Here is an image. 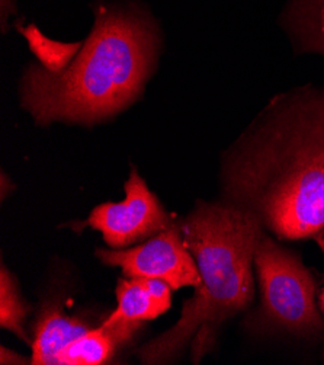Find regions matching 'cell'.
Instances as JSON below:
<instances>
[{
	"label": "cell",
	"instance_id": "1",
	"mask_svg": "<svg viewBox=\"0 0 324 365\" xmlns=\"http://www.w3.org/2000/svg\"><path fill=\"white\" fill-rule=\"evenodd\" d=\"M221 201L279 240L324 229V88L275 95L224 152Z\"/></svg>",
	"mask_w": 324,
	"mask_h": 365
},
{
	"label": "cell",
	"instance_id": "2",
	"mask_svg": "<svg viewBox=\"0 0 324 365\" xmlns=\"http://www.w3.org/2000/svg\"><path fill=\"white\" fill-rule=\"evenodd\" d=\"M93 25L61 73L40 63L23 71L21 106L35 124L92 127L111 120L142 95L162 51V29L142 0H98Z\"/></svg>",
	"mask_w": 324,
	"mask_h": 365
},
{
	"label": "cell",
	"instance_id": "3",
	"mask_svg": "<svg viewBox=\"0 0 324 365\" xmlns=\"http://www.w3.org/2000/svg\"><path fill=\"white\" fill-rule=\"evenodd\" d=\"M181 229L201 284L170 329L140 348L142 364H166L189 345L199 361L220 327L246 312L255 297V250L265 230L256 218L224 201L199 202Z\"/></svg>",
	"mask_w": 324,
	"mask_h": 365
},
{
	"label": "cell",
	"instance_id": "4",
	"mask_svg": "<svg viewBox=\"0 0 324 365\" xmlns=\"http://www.w3.org/2000/svg\"><path fill=\"white\" fill-rule=\"evenodd\" d=\"M261 303L246 319L255 335H291L320 339L324 317L318 309L317 279L298 253L262 233L255 250Z\"/></svg>",
	"mask_w": 324,
	"mask_h": 365
},
{
	"label": "cell",
	"instance_id": "5",
	"mask_svg": "<svg viewBox=\"0 0 324 365\" xmlns=\"http://www.w3.org/2000/svg\"><path fill=\"white\" fill-rule=\"evenodd\" d=\"M124 191V201L98 205L82 227L89 226L100 232L105 243L113 249H127L173 225L159 198L149 190L135 168L131 169Z\"/></svg>",
	"mask_w": 324,
	"mask_h": 365
},
{
	"label": "cell",
	"instance_id": "6",
	"mask_svg": "<svg viewBox=\"0 0 324 365\" xmlns=\"http://www.w3.org/2000/svg\"><path fill=\"white\" fill-rule=\"evenodd\" d=\"M96 257L108 267H118L127 278H157L172 289L199 287L201 275L182 229L174 223L134 247L98 249Z\"/></svg>",
	"mask_w": 324,
	"mask_h": 365
},
{
	"label": "cell",
	"instance_id": "7",
	"mask_svg": "<svg viewBox=\"0 0 324 365\" xmlns=\"http://www.w3.org/2000/svg\"><path fill=\"white\" fill-rule=\"evenodd\" d=\"M172 287L157 278H124L117 285V309L106 322H150L169 310Z\"/></svg>",
	"mask_w": 324,
	"mask_h": 365
},
{
	"label": "cell",
	"instance_id": "8",
	"mask_svg": "<svg viewBox=\"0 0 324 365\" xmlns=\"http://www.w3.org/2000/svg\"><path fill=\"white\" fill-rule=\"evenodd\" d=\"M140 322H103L71 342L60 355L58 365H100L110 362L117 351L130 342L140 329Z\"/></svg>",
	"mask_w": 324,
	"mask_h": 365
},
{
	"label": "cell",
	"instance_id": "9",
	"mask_svg": "<svg viewBox=\"0 0 324 365\" xmlns=\"http://www.w3.org/2000/svg\"><path fill=\"white\" fill-rule=\"evenodd\" d=\"M90 329L82 319L64 314L58 307L44 309L35 324L31 362L33 365H58L61 352Z\"/></svg>",
	"mask_w": 324,
	"mask_h": 365
},
{
	"label": "cell",
	"instance_id": "10",
	"mask_svg": "<svg viewBox=\"0 0 324 365\" xmlns=\"http://www.w3.org/2000/svg\"><path fill=\"white\" fill-rule=\"evenodd\" d=\"M279 24L297 53L324 57V0H288Z\"/></svg>",
	"mask_w": 324,
	"mask_h": 365
},
{
	"label": "cell",
	"instance_id": "11",
	"mask_svg": "<svg viewBox=\"0 0 324 365\" xmlns=\"http://www.w3.org/2000/svg\"><path fill=\"white\" fill-rule=\"evenodd\" d=\"M16 29L23 35V38L31 53L38 63L50 73H61L75 60L82 48L83 43H60L48 38L35 24L21 25L16 24Z\"/></svg>",
	"mask_w": 324,
	"mask_h": 365
},
{
	"label": "cell",
	"instance_id": "12",
	"mask_svg": "<svg viewBox=\"0 0 324 365\" xmlns=\"http://www.w3.org/2000/svg\"><path fill=\"white\" fill-rule=\"evenodd\" d=\"M26 314L28 306L22 300L16 279L9 269L2 265V271H0V326L29 344L23 327Z\"/></svg>",
	"mask_w": 324,
	"mask_h": 365
},
{
	"label": "cell",
	"instance_id": "13",
	"mask_svg": "<svg viewBox=\"0 0 324 365\" xmlns=\"http://www.w3.org/2000/svg\"><path fill=\"white\" fill-rule=\"evenodd\" d=\"M16 12V0H0V28H2V34L8 31L9 16L15 15Z\"/></svg>",
	"mask_w": 324,
	"mask_h": 365
},
{
	"label": "cell",
	"instance_id": "14",
	"mask_svg": "<svg viewBox=\"0 0 324 365\" xmlns=\"http://www.w3.org/2000/svg\"><path fill=\"white\" fill-rule=\"evenodd\" d=\"M313 239L315 240V243L318 245L320 250H321L323 255H324V229H323L321 232H318ZM317 303H318V309H320V312H321V314H323V317H324V287H323V289L320 291Z\"/></svg>",
	"mask_w": 324,
	"mask_h": 365
},
{
	"label": "cell",
	"instance_id": "15",
	"mask_svg": "<svg viewBox=\"0 0 324 365\" xmlns=\"http://www.w3.org/2000/svg\"><path fill=\"white\" fill-rule=\"evenodd\" d=\"M0 362L2 364H25V359L15 354L11 349L2 348V352H0Z\"/></svg>",
	"mask_w": 324,
	"mask_h": 365
}]
</instances>
